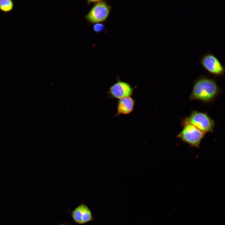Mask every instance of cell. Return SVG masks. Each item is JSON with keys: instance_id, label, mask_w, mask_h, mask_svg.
I'll return each mask as SVG.
<instances>
[{"instance_id": "obj_1", "label": "cell", "mask_w": 225, "mask_h": 225, "mask_svg": "<svg viewBox=\"0 0 225 225\" xmlns=\"http://www.w3.org/2000/svg\"><path fill=\"white\" fill-rule=\"evenodd\" d=\"M220 92V88L215 80L201 76L194 82L189 99L207 104L213 101Z\"/></svg>"}, {"instance_id": "obj_2", "label": "cell", "mask_w": 225, "mask_h": 225, "mask_svg": "<svg viewBox=\"0 0 225 225\" xmlns=\"http://www.w3.org/2000/svg\"><path fill=\"white\" fill-rule=\"evenodd\" d=\"M181 124L182 129L177 137L191 147L199 148L205 133L183 119Z\"/></svg>"}, {"instance_id": "obj_3", "label": "cell", "mask_w": 225, "mask_h": 225, "mask_svg": "<svg viewBox=\"0 0 225 225\" xmlns=\"http://www.w3.org/2000/svg\"><path fill=\"white\" fill-rule=\"evenodd\" d=\"M205 134L212 132L215 125L214 120L206 112L193 110L190 115L182 119Z\"/></svg>"}, {"instance_id": "obj_4", "label": "cell", "mask_w": 225, "mask_h": 225, "mask_svg": "<svg viewBox=\"0 0 225 225\" xmlns=\"http://www.w3.org/2000/svg\"><path fill=\"white\" fill-rule=\"evenodd\" d=\"M199 62L206 71L214 76L221 77L224 74V66L211 52L208 51L203 54L200 58Z\"/></svg>"}, {"instance_id": "obj_5", "label": "cell", "mask_w": 225, "mask_h": 225, "mask_svg": "<svg viewBox=\"0 0 225 225\" xmlns=\"http://www.w3.org/2000/svg\"><path fill=\"white\" fill-rule=\"evenodd\" d=\"M111 9V6L105 1L98 0L87 14L85 18L91 24L102 23L106 21Z\"/></svg>"}, {"instance_id": "obj_6", "label": "cell", "mask_w": 225, "mask_h": 225, "mask_svg": "<svg viewBox=\"0 0 225 225\" xmlns=\"http://www.w3.org/2000/svg\"><path fill=\"white\" fill-rule=\"evenodd\" d=\"M133 91V88L129 83L118 79L110 87L108 92L111 97L120 99L131 97Z\"/></svg>"}, {"instance_id": "obj_7", "label": "cell", "mask_w": 225, "mask_h": 225, "mask_svg": "<svg viewBox=\"0 0 225 225\" xmlns=\"http://www.w3.org/2000/svg\"><path fill=\"white\" fill-rule=\"evenodd\" d=\"M73 220L76 223L83 224L92 221L93 216L88 207L82 204L76 207L72 212Z\"/></svg>"}, {"instance_id": "obj_8", "label": "cell", "mask_w": 225, "mask_h": 225, "mask_svg": "<svg viewBox=\"0 0 225 225\" xmlns=\"http://www.w3.org/2000/svg\"><path fill=\"white\" fill-rule=\"evenodd\" d=\"M135 104V100L131 97L119 99L118 103L116 116L130 114L134 109Z\"/></svg>"}, {"instance_id": "obj_9", "label": "cell", "mask_w": 225, "mask_h": 225, "mask_svg": "<svg viewBox=\"0 0 225 225\" xmlns=\"http://www.w3.org/2000/svg\"><path fill=\"white\" fill-rule=\"evenodd\" d=\"M13 5V3L12 0H0V10L4 12H8L12 10Z\"/></svg>"}, {"instance_id": "obj_10", "label": "cell", "mask_w": 225, "mask_h": 225, "mask_svg": "<svg viewBox=\"0 0 225 225\" xmlns=\"http://www.w3.org/2000/svg\"><path fill=\"white\" fill-rule=\"evenodd\" d=\"M104 28V26L102 23H98L94 24L93 29L95 32H102Z\"/></svg>"}, {"instance_id": "obj_11", "label": "cell", "mask_w": 225, "mask_h": 225, "mask_svg": "<svg viewBox=\"0 0 225 225\" xmlns=\"http://www.w3.org/2000/svg\"><path fill=\"white\" fill-rule=\"evenodd\" d=\"M98 0H88V1H87V3L88 5H89V4H92V3L94 4L95 3H96V2H98Z\"/></svg>"}, {"instance_id": "obj_12", "label": "cell", "mask_w": 225, "mask_h": 225, "mask_svg": "<svg viewBox=\"0 0 225 225\" xmlns=\"http://www.w3.org/2000/svg\"></svg>"}]
</instances>
